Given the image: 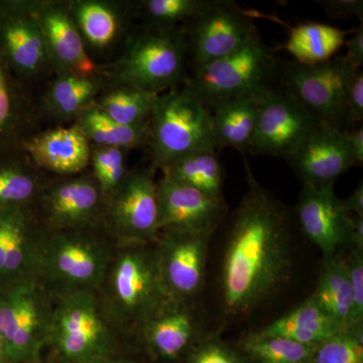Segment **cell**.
<instances>
[{"mask_svg":"<svg viewBox=\"0 0 363 363\" xmlns=\"http://www.w3.org/2000/svg\"><path fill=\"white\" fill-rule=\"evenodd\" d=\"M231 217L222 257L219 296L227 316H247L286 285L292 272L288 210L253 176Z\"/></svg>","mask_w":363,"mask_h":363,"instance_id":"obj_1","label":"cell"},{"mask_svg":"<svg viewBox=\"0 0 363 363\" xmlns=\"http://www.w3.org/2000/svg\"><path fill=\"white\" fill-rule=\"evenodd\" d=\"M98 298L121 337H138L174 298L160 271L156 242L116 241Z\"/></svg>","mask_w":363,"mask_h":363,"instance_id":"obj_2","label":"cell"},{"mask_svg":"<svg viewBox=\"0 0 363 363\" xmlns=\"http://www.w3.org/2000/svg\"><path fill=\"white\" fill-rule=\"evenodd\" d=\"M113 248L94 228L49 229L40 234L35 279L52 298L98 293Z\"/></svg>","mask_w":363,"mask_h":363,"instance_id":"obj_3","label":"cell"},{"mask_svg":"<svg viewBox=\"0 0 363 363\" xmlns=\"http://www.w3.org/2000/svg\"><path fill=\"white\" fill-rule=\"evenodd\" d=\"M279 72L276 52L259 35L240 51L195 69L184 87L212 111L233 100L262 97L274 87Z\"/></svg>","mask_w":363,"mask_h":363,"instance_id":"obj_4","label":"cell"},{"mask_svg":"<svg viewBox=\"0 0 363 363\" xmlns=\"http://www.w3.org/2000/svg\"><path fill=\"white\" fill-rule=\"evenodd\" d=\"M121 338L107 319L97 293L52 298L49 344L62 363H94L116 357Z\"/></svg>","mask_w":363,"mask_h":363,"instance_id":"obj_5","label":"cell"},{"mask_svg":"<svg viewBox=\"0 0 363 363\" xmlns=\"http://www.w3.org/2000/svg\"><path fill=\"white\" fill-rule=\"evenodd\" d=\"M149 143L155 166L162 169L199 152H216L211 111L185 87L160 94Z\"/></svg>","mask_w":363,"mask_h":363,"instance_id":"obj_6","label":"cell"},{"mask_svg":"<svg viewBox=\"0 0 363 363\" xmlns=\"http://www.w3.org/2000/svg\"><path fill=\"white\" fill-rule=\"evenodd\" d=\"M52 298L37 279L0 290V334L7 363H28L49 344Z\"/></svg>","mask_w":363,"mask_h":363,"instance_id":"obj_7","label":"cell"},{"mask_svg":"<svg viewBox=\"0 0 363 363\" xmlns=\"http://www.w3.org/2000/svg\"><path fill=\"white\" fill-rule=\"evenodd\" d=\"M188 42L182 32L157 28L136 38L117 67L121 84L160 95L180 82Z\"/></svg>","mask_w":363,"mask_h":363,"instance_id":"obj_8","label":"cell"},{"mask_svg":"<svg viewBox=\"0 0 363 363\" xmlns=\"http://www.w3.org/2000/svg\"><path fill=\"white\" fill-rule=\"evenodd\" d=\"M355 68L345 55L314 65L291 62L281 70L284 88L321 121L346 131V99Z\"/></svg>","mask_w":363,"mask_h":363,"instance_id":"obj_9","label":"cell"},{"mask_svg":"<svg viewBox=\"0 0 363 363\" xmlns=\"http://www.w3.org/2000/svg\"><path fill=\"white\" fill-rule=\"evenodd\" d=\"M320 121L290 91L272 87L260 98L257 125L247 152L288 161Z\"/></svg>","mask_w":363,"mask_h":363,"instance_id":"obj_10","label":"cell"},{"mask_svg":"<svg viewBox=\"0 0 363 363\" xmlns=\"http://www.w3.org/2000/svg\"><path fill=\"white\" fill-rule=\"evenodd\" d=\"M191 23L195 69L240 51L260 35L252 18L226 0H208Z\"/></svg>","mask_w":363,"mask_h":363,"instance_id":"obj_11","label":"cell"},{"mask_svg":"<svg viewBox=\"0 0 363 363\" xmlns=\"http://www.w3.org/2000/svg\"><path fill=\"white\" fill-rule=\"evenodd\" d=\"M213 231L164 230L156 242L157 262L171 297L193 303L204 286L208 248Z\"/></svg>","mask_w":363,"mask_h":363,"instance_id":"obj_12","label":"cell"},{"mask_svg":"<svg viewBox=\"0 0 363 363\" xmlns=\"http://www.w3.org/2000/svg\"><path fill=\"white\" fill-rule=\"evenodd\" d=\"M109 220L116 241L155 243L159 238L157 183L150 169L125 177L111 196Z\"/></svg>","mask_w":363,"mask_h":363,"instance_id":"obj_13","label":"cell"},{"mask_svg":"<svg viewBox=\"0 0 363 363\" xmlns=\"http://www.w3.org/2000/svg\"><path fill=\"white\" fill-rule=\"evenodd\" d=\"M298 225L323 255V260L350 247L353 215L346 211L334 187L317 188L303 184L297 205Z\"/></svg>","mask_w":363,"mask_h":363,"instance_id":"obj_14","label":"cell"},{"mask_svg":"<svg viewBox=\"0 0 363 363\" xmlns=\"http://www.w3.org/2000/svg\"><path fill=\"white\" fill-rule=\"evenodd\" d=\"M288 162L302 184L317 188L334 187L339 177L354 166L346 133L323 121Z\"/></svg>","mask_w":363,"mask_h":363,"instance_id":"obj_15","label":"cell"},{"mask_svg":"<svg viewBox=\"0 0 363 363\" xmlns=\"http://www.w3.org/2000/svg\"><path fill=\"white\" fill-rule=\"evenodd\" d=\"M160 231L191 233L216 230L226 212L224 199H217L183 184L164 178L157 183Z\"/></svg>","mask_w":363,"mask_h":363,"instance_id":"obj_16","label":"cell"},{"mask_svg":"<svg viewBox=\"0 0 363 363\" xmlns=\"http://www.w3.org/2000/svg\"><path fill=\"white\" fill-rule=\"evenodd\" d=\"M28 6L0 1V55L7 67L32 74L49 59L39 23Z\"/></svg>","mask_w":363,"mask_h":363,"instance_id":"obj_17","label":"cell"},{"mask_svg":"<svg viewBox=\"0 0 363 363\" xmlns=\"http://www.w3.org/2000/svg\"><path fill=\"white\" fill-rule=\"evenodd\" d=\"M193 303L172 301L143 326L138 337L154 357L174 362L203 337Z\"/></svg>","mask_w":363,"mask_h":363,"instance_id":"obj_18","label":"cell"},{"mask_svg":"<svg viewBox=\"0 0 363 363\" xmlns=\"http://www.w3.org/2000/svg\"><path fill=\"white\" fill-rule=\"evenodd\" d=\"M47 50L48 59L61 74L92 76L95 64L89 58L75 21L64 7L47 4L35 13Z\"/></svg>","mask_w":363,"mask_h":363,"instance_id":"obj_19","label":"cell"},{"mask_svg":"<svg viewBox=\"0 0 363 363\" xmlns=\"http://www.w3.org/2000/svg\"><path fill=\"white\" fill-rule=\"evenodd\" d=\"M102 197L97 182L90 179H71L57 184L44 198L50 230L94 228Z\"/></svg>","mask_w":363,"mask_h":363,"instance_id":"obj_20","label":"cell"},{"mask_svg":"<svg viewBox=\"0 0 363 363\" xmlns=\"http://www.w3.org/2000/svg\"><path fill=\"white\" fill-rule=\"evenodd\" d=\"M26 149L40 167L63 175L79 173L91 160L89 140L78 125L47 131Z\"/></svg>","mask_w":363,"mask_h":363,"instance_id":"obj_21","label":"cell"},{"mask_svg":"<svg viewBox=\"0 0 363 363\" xmlns=\"http://www.w3.org/2000/svg\"><path fill=\"white\" fill-rule=\"evenodd\" d=\"M311 297L341 330L357 326L353 315V298L345 259L337 255L323 260L316 289Z\"/></svg>","mask_w":363,"mask_h":363,"instance_id":"obj_22","label":"cell"},{"mask_svg":"<svg viewBox=\"0 0 363 363\" xmlns=\"http://www.w3.org/2000/svg\"><path fill=\"white\" fill-rule=\"evenodd\" d=\"M341 331L343 330L310 296L292 311L257 332L264 335L288 338L304 345L316 346Z\"/></svg>","mask_w":363,"mask_h":363,"instance_id":"obj_23","label":"cell"},{"mask_svg":"<svg viewBox=\"0 0 363 363\" xmlns=\"http://www.w3.org/2000/svg\"><path fill=\"white\" fill-rule=\"evenodd\" d=\"M354 30H343L320 23H305L291 28L284 49L295 62L304 65L324 63L342 49L348 35Z\"/></svg>","mask_w":363,"mask_h":363,"instance_id":"obj_24","label":"cell"},{"mask_svg":"<svg viewBox=\"0 0 363 363\" xmlns=\"http://www.w3.org/2000/svg\"><path fill=\"white\" fill-rule=\"evenodd\" d=\"M260 98H241L211 111L217 150L231 147L247 152L259 116Z\"/></svg>","mask_w":363,"mask_h":363,"instance_id":"obj_25","label":"cell"},{"mask_svg":"<svg viewBox=\"0 0 363 363\" xmlns=\"http://www.w3.org/2000/svg\"><path fill=\"white\" fill-rule=\"evenodd\" d=\"M87 140L99 147L130 149L150 140V121L135 126L117 123L99 107H87L80 113L77 124Z\"/></svg>","mask_w":363,"mask_h":363,"instance_id":"obj_26","label":"cell"},{"mask_svg":"<svg viewBox=\"0 0 363 363\" xmlns=\"http://www.w3.org/2000/svg\"><path fill=\"white\" fill-rule=\"evenodd\" d=\"M169 180L201 191L205 194L223 199V179L216 152H199L175 162L164 169Z\"/></svg>","mask_w":363,"mask_h":363,"instance_id":"obj_27","label":"cell"},{"mask_svg":"<svg viewBox=\"0 0 363 363\" xmlns=\"http://www.w3.org/2000/svg\"><path fill=\"white\" fill-rule=\"evenodd\" d=\"M315 347L259 332L245 336L238 344V350L253 363H309Z\"/></svg>","mask_w":363,"mask_h":363,"instance_id":"obj_28","label":"cell"},{"mask_svg":"<svg viewBox=\"0 0 363 363\" xmlns=\"http://www.w3.org/2000/svg\"><path fill=\"white\" fill-rule=\"evenodd\" d=\"M157 97L133 86L121 84L105 95L98 107L117 123L135 126L150 121Z\"/></svg>","mask_w":363,"mask_h":363,"instance_id":"obj_29","label":"cell"},{"mask_svg":"<svg viewBox=\"0 0 363 363\" xmlns=\"http://www.w3.org/2000/svg\"><path fill=\"white\" fill-rule=\"evenodd\" d=\"M99 86L92 76L61 74L52 83L48 99L52 111L59 116H80L90 106Z\"/></svg>","mask_w":363,"mask_h":363,"instance_id":"obj_30","label":"cell"},{"mask_svg":"<svg viewBox=\"0 0 363 363\" xmlns=\"http://www.w3.org/2000/svg\"><path fill=\"white\" fill-rule=\"evenodd\" d=\"M74 14L81 35L97 48L111 45L118 33V13L107 4L98 1H80L74 6Z\"/></svg>","mask_w":363,"mask_h":363,"instance_id":"obj_31","label":"cell"},{"mask_svg":"<svg viewBox=\"0 0 363 363\" xmlns=\"http://www.w3.org/2000/svg\"><path fill=\"white\" fill-rule=\"evenodd\" d=\"M309 363H363V326L339 332L318 344Z\"/></svg>","mask_w":363,"mask_h":363,"instance_id":"obj_32","label":"cell"},{"mask_svg":"<svg viewBox=\"0 0 363 363\" xmlns=\"http://www.w3.org/2000/svg\"><path fill=\"white\" fill-rule=\"evenodd\" d=\"M37 191V182L30 174L13 162L0 164V210L23 207Z\"/></svg>","mask_w":363,"mask_h":363,"instance_id":"obj_33","label":"cell"},{"mask_svg":"<svg viewBox=\"0 0 363 363\" xmlns=\"http://www.w3.org/2000/svg\"><path fill=\"white\" fill-rule=\"evenodd\" d=\"M208 0H147L143 9L157 28H173L181 21H192L205 6Z\"/></svg>","mask_w":363,"mask_h":363,"instance_id":"obj_34","label":"cell"},{"mask_svg":"<svg viewBox=\"0 0 363 363\" xmlns=\"http://www.w3.org/2000/svg\"><path fill=\"white\" fill-rule=\"evenodd\" d=\"M95 181L102 194L111 196L125 179L123 150L118 147H100L91 155Z\"/></svg>","mask_w":363,"mask_h":363,"instance_id":"obj_35","label":"cell"},{"mask_svg":"<svg viewBox=\"0 0 363 363\" xmlns=\"http://www.w3.org/2000/svg\"><path fill=\"white\" fill-rule=\"evenodd\" d=\"M187 363H250L240 350H234L214 334L203 336L188 353Z\"/></svg>","mask_w":363,"mask_h":363,"instance_id":"obj_36","label":"cell"},{"mask_svg":"<svg viewBox=\"0 0 363 363\" xmlns=\"http://www.w3.org/2000/svg\"><path fill=\"white\" fill-rule=\"evenodd\" d=\"M344 259L352 292L354 324L363 326V252L350 250Z\"/></svg>","mask_w":363,"mask_h":363,"instance_id":"obj_37","label":"cell"},{"mask_svg":"<svg viewBox=\"0 0 363 363\" xmlns=\"http://www.w3.org/2000/svg\"><path fill=\"white\" fill-rule=\"evenodd\" d=\"M6 62L0 55V145L13 128L14 101Z\"/></svg>","mask_w":363,"mask_h":363,"instance_id":"obj_38","label":"cell"},{"mask_svg":"<svg viewBox=\"0 0 363 363\" xmlns=\"http://www.w3.org/2000/svg\"><path fill=\"white\" fill-rule=\"evenodd\" d=\"M363 118V72L355 74L346 99V131L354 130Z\"/></svg>","mask_w":363,"mask_h":363,"instance_id":"obj_39","label":"cell"},{"mask_svg":"<svg viewBox=\"0 0 363 363\" xmlns=\"http://www.w3.org/2000/svg\"><path fill=\"white\" fill-rule=\"evenodd\" d=\"M326 13L332 18H357L363 21L362 0H325L320 1Z\"/></svg>","mask_w":363,"mask_h":363,"instance_id":"obj_40","label":"cell"},{"mask_svg":"<svg viewBox=\"0 0 363 363\" xmlns=\"http://www.w3.org/2000/svg\"><path fill=\"white\" fill-rule=\"evenodd\" d=\"M345 57L355 68L362 70L363 65V25L360 23L350 38L345 40Z\"/></svg>","mask_w":363,"mask_h":363,"instance_id":"obj_41","label":"cell"},{"mask_svg":"<svg viewBox=\"0 0 363 363\" xmlns=\"http://www.w3.org/2000/svg\"><path fill=\"white\" fill-rule=\"evenodd\" d=\"M345 133L354 166L362 167L363 164V128L362 124L354 130Z\"/></svg>","mask_w":363,"mask_h":363,"instance_id":"obj_42","label":"cell"},{"mask_svg":"<svg viewBox=\"0 0 363 363\" xmlns=\"http://www.w3.org/2000/svg\"><path fill=\"white\" fill-rule=\"evenodd\" d=\"M346 211L355 216L363 217V184L360 183L352 194L342 200Z\"/></svg>","mask_w":363,"mask_h":363,"instance_id":"obj_43","label":"cell"},{"mask_svg":"<svg viewBox=\"0 0 363 363\" xmlns=\"http://www.w3.org/2000/svg\"><path fill=\"white\" fill-rule=\"evenodd\" d=\"M350 250L363 252V217L353 215Z\"/></svg>","mask_w":363,"mask_h":363,"instance_id":"obj_44","label":"cell"},{"mask_svg":"<svg viewBox=\"0 0 363 363\" xmlns=\"http://www.w3.org/2000/svg\"><path fill=\"white\" fill-rule=\"evenodd\" d=\"M94 363H138L133 360L125 359V358H118L116 357L105 358V359L99 360Z\"/></svg>","mask_w":363,"mask_h":363,"instance_id":"obj_45","label":"cell"},{"mask_svg":"<svg viewBox=\"0 0 363 363\" xmlns=\"http://www.w3.org/2000/svg\"><path fill=\"white\" fill-rule=\"evenodd\" d=\"M0 363H7L6 350H4V343L2 340L1 334H0Z\"/></svg>","mask_w":363,"mask_h":363,"instance_id":"obj_46","label":"cell"},{"mask_svg":"<svg viewBox=\"0 0 363 363\" xmlns=\"http://www.w3.org/2000/svg\"><path fill=\"white\" fill-rule=\"evenodd\" d=\"M28 363H45V362H43L42 360H40V357H39V358H37V359L33 360V362H30Z\"/></svg>","mask_w":363,"mask_h":363,"instance_id":"obj_47","label":"cell"}]
</instances>
